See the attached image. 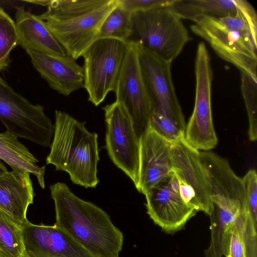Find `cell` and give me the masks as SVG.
Here are the masks:
<instances>
[{
    "label": "cell",
    "mask_w": 257,
    "mask_h": 257,
    "mask_svg": "<svg viewBox=\"0 0 257 257\" xmlns=\"http://www.w3.org/2000/svg\"><path fill=\"white\" fill-rule=\"evenodd\" d=\"M50 189L58 228L94 257H119L123 235L105 211L75 195L65 183L57 182Z\"/></svg>",
    "instance_id": "1"
},
{
    "label": "cell",
    "mask_w": 257,
    "mask_h": 257,
    "mask_svg": "<svg viewBox=\"0 0 257 257\" xmlns=\"http://www.w3.org/2000/svg\"><path fill=\"white\" fill-rule=\"evenodd\" d=\"M53 140L46 164L68 173L73 183L86 188L99 183L98 135L90 133L85 122H80L65 112L56 110Z\"/></svg>",
    "instance_id": "2"
},
{
    "label": "cell",
    "mask_w": 257,
    "mask_h": 257,
    "mask_svg": "<svg viewBox=\"0 0 257 257\" xmlns=\"http://www.w3.org/2000/svg\"><path fill=\"white\" fill-rule=\"evenodd\" d=\"M117 0H50L39 18L67 55L77 60L97 39L101 25Z\"/></svg>",
    "instance_id": "3"
},
{
    "label": "cell",
    "mask_w": 257,
    "mask_h": 257,
    "mask_svg": "<svg viewBox=\"0 0 257 257\" xmlns=\"http://www.w3.org/2000/svg\"><path fill=\"white\" fill-rule=\"evenodd\" d=\"M190 29L224 60L257 79V19L243 15L202 17Z\"/></svg>",
    "instance_id": "4"
},
{
    "label": "cell",
    "mask_w": 257,
    "mask_h": 257,
    "mask_svg": "<svg viewBox=\"0 0 257 257\" xmlns=\"http://www.w3.org/2000/svg\"><path fill=\"white\" fill-rule=\"evenodd\" d=\"M131 21L128 42L168 62L172 63L191 39L182 19L169 6L132 13Z\"/></svg>",
    "instance_id": "5"
},
{
    "label": "cell",
    "mask_w": 257,
    "mask_h": 257,
    "mask_svg": "<svg viewBox=\"0 0 257 257\" xmlns=\"http://www.w3.org/2000/svg\"><path fill=\"white\" fill-rule=\"evenodd\" d=\"M128 43L110 38L98 39L85 50L84 87L88 101L98 106L110 92H114Z\"/></svg>",
    "instance_id": "6"
},
{
    "label": "cell",
    "mask_w": 257,
    "mask_h": 257,
    "mask_svg": "<svg viewBox=\"0 0 257 257\" xmlns=\"http://www.w3.org/2000/svg\"><path fill=\"white\" fill-rule=\"evenodd\" d=\"M0 121L7 131L18 138L43 147H50L54 125L44 107L34 105L15 92L0 77Z\"/></svg>",
    "instance_id": "7"
},
{
    "label": "cell",
    "mask_w": 257,
    "mask_h": 257,
    "mask_svg": "<svg viewBox=\"0 0 257 257\" xmlns=\"http://www.w3.org/2000/svg\"><path fill=\"white\" fill-rule=\"evenodd\" d=\"M195 97L193 113L186 125L185 138L199 151L214 148L218 139L213 123L211 110V85L213 72L211 58L206 45L200 42L195 60Z\"/></svg>",
    "instance_id": "8"
},
{
    "label": "cell",
    "mask_w": 257,
    "mask_h": 257,
    "mask_svg": "<svg viewBox=\"0 0 257 257\" xmlns=\"http://www.w3.org/2000/svg\"><path fill=\"white\" fill-rule=\"evenodd\" d=\"M106 131L105 146L113 163L133 182L138 183L140 164V140L132 121L117 101L102 108Z\"/></svg>",
    "instance_id": "9"
},
{
    "label": "cell",
    "mask_w": 257,
    "mask_h": 257,
    "mask_svg": "<svg viewBox=\"0 0 257 257\" xmlns=\"http://www.w3.org/2000/svg\"><path fill=\"white\" fill-rule=\"evenodd\" d=\"M184 134L172 143V171L178 182L180 195L185 202L198 212L203 211L209 216L213 205L200 151L188 144Z\"/></svg>",
    "instance_id": "10"
},
{
    "label": "cell",
    "mask_w": 257,
    "mask_h": 257,
    "mask_svg": "<svg viewBox=\"0 0 257 257\" xmlns=\"http://www.w3.org/2000/svg\"><path fill=\"white\" fill-rule=\"evenodd\" d=\"M128 45L114 92L125 110L140 138L153 112L151 98L142 74L136 44Z\"/></svg>",
    "instance_id": "11"
},
{
    "label": "cell",
    "mask_w": 257,
    "mask_h": 257,
    "mask_svg": "<svg viewBox=\"0 0 257 257\" xmlns=\"http://www.w3.org/2000/svg\"><path fill=\"white\" fill-rule=\"evenodd\" d=\"M136 45L142 74L151 100L153 112L170 119L181 131L185 132L186 125L185 117L172 78V63Z\"/></svg>",
    "instance_id": "12"
},
{
    "label": "cell",
    "mask_w": 257,
    "mask_h": 257,
    "mask_svg": "<svg viewBox=\"0 0 257 257\" xmlns=\"http://www.w3.org/2000/svg\"><path fill=\"white\" fill-rule=\"evenodd\" d=\"M145 195L148 214L155 224L168 233L182 229L198 212L181 197L178 182L173 171Z\"/></svg>",
    "instance_id": "13"
},
{
    "label": "cell",
    "mask_w": 257,
    "mask_h": 257,
    "mask_svg": "<svg viewBox=\"0 0 257 257\" xmlns=\"http://www.w3.org/2000/svg\"><path fill=\"white\" fill-rule=\"evenodd\" d=\"M139 140V178L135 187L145 195L172 172V143L160 136L149 125Z\"/></svg>",
    "instance_id": "14"
},
{
    "label": "cell",
    "mask_w": 257,
    "mask_h": 257,
    "mask_svg": "<svg viewBox=\"0 0 257 257\" xmlns=\"http://www.w3.org/2000/svg\"><path fill=\"white\" fill-rule=\"evenodd\" d=\"M25 251L30 257H94L68 235L53 225L22 224Z\"/></svg>",
    "instance_id": "15"
},
{
    "label": "cell",
    "mask_w": 257,
    "mask_h": 257,
    "mask_svg": "<svg viewBox=\"0 0 257 257\" xmlns=\"http://www.w3.org/2000/svg\"><path fill=\"white\" fill-rule=\"evenodd\" d=\"M26 51L31 58L33 67L49 86L59 94L67 96L84 87L83 67L71 56Z\"/></svg>",
    "instance_id": "16"
},
{
    "label": "cell",
    "mask_w": 257,
    "mask_h": 257,
    "mask_svg": "<svg viewBox=\"0 0 257 257\" xmlns=\"http://www.w3.org/2000/svg\"><path fill=\"white\" fill-rule=\"evenodd\" d=\"M30 174L13 170L0 176V209L21 224L28 220L27 210L35 196Z\"/></svg>",
    "instance_id": "17"
},
{
    "label": "cell",
    "mask_w": 257,
    "mask_h": 257,
    "mask_svg": "<svg viewBox=\"0 0 257 257\" xmlns=\"http://www.w3.org/2000/svg\"><path fill=\"white\" fill-rule=\"evenodd\" d=\"M169 7L181 19L192 21L202 17L237 15L257 19L254 8L246 0H172Z\"/></svg>",
    "instance_id": "18"
},
{
    "label": "cell",
    "mask_w": 257,
    "mask_h": 257,
    "mask_svg": "<svg viewBox=\"0 0 257 257\" xmlns=\"http://www.w3.org/2000/svg\"><path fill=\"white\" fill-rule=\"evenodd\" d=\"M16 9L18 45L26 50L57 56L67 55L39 16L26 11L23 6Z\"/></svg>",
    "instance_id": "19"
},
{
    "label": "cell",
    "mask_w": 257,
    "mask_h": 257,
    "mask_svg": "<svg viewBox=\"0 0 257 257\" xmlns=\"http://www.w3.org/2000/svg\"><path fill=\"white\" fill-rule=\"evenodd\" d=\"M0 159L13 171H27L35 176L42 189H44L46 168L38 165L39 161L18 137L7 131L0 133Z\"/></svg>",
    "instance_id": "20"
},
{
    "label": "cell",
    "mask_w": 257,
    "mask_h": 257,
    "mask_svg": "<svg viewBox=\"0 0 257 257\" xmlns=\"http://www.w3.org/2000/svg\"><path fill=\"white\" fill-rule=\"evenodd\" d=\"M242 212L213 206L209 215L211 239L209 247L204 251L205 257H222L226 235L235 224Z\"/></svg>",
    "instance_id": "21"
},
{
    "label": "cell",
    "mask_w": 257,
    "mask_h": 257,
    "mask_svg": "<svg viewBox=\"0 0 257 257\" xmlns=\"http://www.w3.org/2000/svg\"><path fill=\"white\" fill-rule=\"evenodd\" d=\"M25 251L22 224L0 209V257H21Z\"/></svg>",
    "instance_id": "22"
},
{
    "label": "cell",
    "mask_w": 257,
    "mask_h": 257,
    "mask_svg": "<svg viewBox=\"0 0 257 257\" xmlns=\"http://www.w3.org/2000/svg\"><path fill=\"white\" fill-rule=\"evenodd\" d=\"M132 34L131 13L119 4L108 14L102 22L97 39L110 38L128 43Z\"/></svg>",
    "instance_id": "23"
},
{
    "label": "cell",
    "mask_w": 257,
    "mask_h": 257,
    "mask_svg": "<svg viewBox=\"0 0 257 257\" xmlns=\"http://www.w3.org/2000/svg\"><path fill=\"white\" fill-rule=\"evenodd\" d=\"M18 44L16 23L0 7V71L9 66L10 53Z\"/></svg>",
    "instance_id": "24"
},
{
    "label": "cell",
    "mask_w": 257,
    "mask_h": 257,
    "mask_svg": "<svg viewBox=\"0 0 257 257\" xmlns=\"http://www.w3.org/2000/svg\"><path fill=\"white\" fill-rule=\"evenodd\" d=\"M241 90L247 110L248 137L251 142L257 139V79L240 72Z\"/></svg>",
    "instance_id": "25"
},
{
    "label": "cell",
    "mask_w": 257,
    "mask_h": 257,
    "mask_svg": "<svg viewBox=\"0 0 257 257\" xmlns=\"http://www.w3.org/2000/svg\"><path fill=\"white\" fill-rule=\"evenodd\" d=\"M244 187L245 211L257 225V174L255 170H249L242 178Z\"/></svg>",
    "instance_id": "26"
},
{
    "label": "cell",
    "mask_w": 257,
    "mask_h": 257,
    "mask_svg": "<svg viewBox=\"0 0 257 257\" xmlns=\"http://www.w3.org/2000/svg\"><path fill=\"white\" fill-rule=\"evenodd\" d=\"M148 125L160 136L172 143L185 133L170 119L154 112L150 117Z\"/></svg>",
    "instance_id": "27"
},
{
    "label": "cell",
    "mask_w": 257,
    "mask_h": 257,
    "mask_svg": "<svg viewBox=\"0 0 257 257\" xmlns=\"http://www.w3.org/2000/svg\"><path fill=\"white\" fill-rule=\"evenodd\" d=\"M223 255L225 257H246L245 245L236 222L226 236Z\"/></svg>",
    "instance_id": "28"
},
{
    "label": "cell",
    "mask_w": 257,
    "mask_h": 257,
    "mask_svg": "<svg viewBox=\"0 0 257 257\" xmlns=\"http://www.w3.org/2000/svg\"><path fill=\"white\" fill-rule=\"evenodd\" d=\"M172 0H118V4L130 13L169 6Z\"/></svg>",
    "instance_id": "29"
},
{
    "label": "cell",
    "mask_w": 257,
    "mask_h": 257,
    "mask_svg": "<svg viewBox=\"0 0 257 257\" xmlns=\"http://www.w3.org/2000/svg\"><path fill=\"white\" fill-rule=\"evenodd\" d=\"M8 172L6 167L0 161V176H2Z\"/></svg>",
    "instance_id": "30"
},
{
    "label": "cell",
    "mask_w": 257,
    "mask_h": 257,
    "mask_svg": "<svg viewBox=\"0 0 257 257\" xmlns=\"http://www.w3.org/2000/svg\"><path fill=\"white\" fill-rule=\"evenodd\" d=\"M21 257H30L28 254L25 251V253Z\"/></svg>",
    "instance_id": "31"
}]
</instances>
